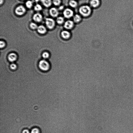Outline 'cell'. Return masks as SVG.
I'll use <instances>...</instances> for the list:
<instances>
[{
	"instance_id": "obj_1",
	"label": "cell",
	"mask_w": 133,
	"mask_h": 133,
	"mask_svg": "<svg viewBox=\"0 0 133 133\" xmlns=\"http://www.w3.org/2000/svg\"><path fill=\"white\" fill-rule=\"evenodd\" d=\"M79 11L81 15L84 16H87L90 15L91 12L90 7L87 6H83L80 8Z\"/></svg>"
},
{
	"instance_id": "obj_2",
	"label": "cell",
	"mask_w": 133,
	"mask_h": 133,
	"mask_svg": "<svg viewBox=\"0 0 133 133\" xmlns=\"http://www.w3.org/2000/svg\"><path fill=\"white\" fill-rule=\"evenodd\" d=\"M15 13L16 15L21 16L24 15L26 12L25 7L22 5H20L17 7L15 9Z\"/></svg>"
},
{
	"instance_id": "obj_3",
	"label": "cell",
	"mask_w": 133,
	"mask_h": 133,
	"mask_svg": "<svg viewBox=\"0 0 133 133\" xmlns=\"http://www.w3.org/2000/svg\"><path fill=\"white\" fill-rule=\"evenodd\" d=\"M45 23L46 26L49 29H53L55 26V21L53 18H47L46 19Z\"/></svg>"
},
{
	"instance_id": "obj_4",
	"label": "cell",
	"mask_w": 133,
	"mask_h": 133,
	"mask_svg": "<svg viewBox=\"0 0 133 133\" xmlns=\"http://www.w3.org/2000/svg\"><path fill=\"white\" fill-rule=\"evenodd\" d=\"M39 66L42 70L46 71L48 70L49 68V65L47 61L45 60H42L40 62Z\"/></svg>"
},
{
	"instance_id": "obj_5",
	"label": "cell",
	"mask_w": 133,
	"mask_h": 133,
	"mask_svg": "<svg viewBox=\"0 0 133 133\" xmlns=\"http://www.w3.org/2000/svg\"><path fill=\"white\" fill-rule=\"evenodd\" d=\"M60 34L62 37L65 40L70 39L71 36L70 32L66 30L62 31L61 33Z\"/></svg>"
},
{
	"instance_id": "obj_6",
	"label": "cell",
	"mask_w": 133,
	"mask_h": 133,
	"mask_svg": "<svg viewBox=\"0 0 133 133\" xmlns=\"http://www.w3.org/2000/svg\"><path fill=\"white\" fill-rule=\"evenodd\" d=\"M33 18L35 22H41L43 20V16L41 14L37 13L33 15Z\"/></svg>"
},
{
	"instance_id": "obj_7",
	"label": "cell",
	"mask_w": 133,
	"mask_h": 133,
	"mask_svg": "<svg viewBox=\"0 0 133 133\" xmlns=\"http://www.w3.org/2000/svg\"><path fill=\"white\" fill-rule=\"evenodd\" d=\"M49 13L52 17L55 18L58 16L59 12L57 9L55 7H52L49 9Z\"/></svg>"
},
{
	"instance_id": "obj_8",
	"label": "cell",
	"mask_w": 133,
	"mask_h": 133,
	"mask_svg": "<svg viewBox=\"0 0 133 133\" xmlns=\"http://www.w3.org/2000/svg\"><path fill=\"white\" fill-rule=\"evenodd\" d=\"M63 14L64 16L66 18H70L73 16V11L70 9H66L64 11Z\"/></svg>"
},
{
	"instance_id": "obj_9",
	"label": "cell",
	"mask_w": 133,
	"mask_h": 133,
	"mask_svg": "<svg viewBox=\"0 0 133 133\" xmlns=\"http://www.w3.org/2000/svg\"><path fill=\"white\" fill-rule=\"evenodd\" d=\"M74 25V23L72 21L68 20L66 21L64 25V27L65 29L68 30H70L72 28Z\"/></svg>"
},
{
	"instance_id": "obj_10",
	"label": "cell",
	"mask_w": 133,
	"mask_h": 133,
	"mask_svg": "<svg viewBox=\"0 0 133 133\" xmlns=\"http://www.w3.org/2000/svg\"><path fill=\"white\" fill-rule=\"evenodd\" d=\"M41 1L43 5L47 8L50 7L52 3V0H41Z\"/></svg>"
},
{
	"instance_id": "obj_11",
	"label": "cell",
	"mask_w": 133,
	"mask_h": 133,
	"mask_svg": "<svg viewBox=\"0 0 133 133\" xmlns=\"http://www.w3.org/2000/svg\"><path fill=\"white\" fill-rule=\"evenodd\" d=\"M37 30L38 32L40 34H44L47 31L46 28L42 25H40L38 26Z\"/></svg>"
},
{
	"instance_id": "obj_12",
	"label": "cell",
	"mask_w": 133,
	"mask_h": 133,
	"mask_svg": "<svg viewBox=\"0 0 133 133\" xmlns=\"http://www.w3.org/2000/svg\"><path fill=\"white\" fill-rule=\"evenodd\" d=\"M9 60L11 62L15 61L17 58V56L14 53H11L9 55L8 57Z\"/></svg>"
},
{
	"instance_id": "obj_13",
	"label": "cell",
	"mask_w": 133,
	"mask_h": 133,
	"mask_svg": "<svg viewBox=\"0 0 133 133\" xmlns=\"http://www.w3.org/2000/svg\"><path fill=\"white\" fill-rule=\"evenodd\" d=\"M90 4L92 7H96L99 5L100 2L99 0H91Z\"/></svg>"
},
{
	"instance_id": "obj_14",
	"label": "cell",
	"mask_w": 133,
	"mask_h": 133,
	"mask_svg": "<svg viewBox=\"0 0 133 133\" xmlns=\"http://www.w3.org/2000/svg\"><path fill=\"white\" fill-rule=\"evenodd\" d=\"M25 5L28 8H31L33 6V2L32 1L28 0L26 2Z\"/></svg>"
},
{
	"instance_id": "obj_15",
	"label": "cell",
	"mask_w": 133,
	"mask_h": 133,
	"mask_svg": "<svg viewBox=\"0 0 133 133\" xmlns=\"http://www.w3.org/2000/svg\"><path fill=\"white\" fill-rule=\"evenodd\" d=\"M42 9V7L41 5L39 4H36L34 7V10L37 11H41Z\"/></svg>"
},
{
	"instance_id": "obj_16",
	"label": "cell",
	"mask_w": 133,
	"mask_h": 133,
	"mask_svg": "<svg viewBox=\"0 0 133 133\" xmlns=\"http://www.w3.org/2000/svg\"><path fill=\"white\" fill-rule=\"evenodd\" d=\"M81 20V18L79 15H76L74 17L73 20L76 22H79Z\"/></svg>"
},
{
	"instance_id": "obj_17",
	"label": "cell",
	"mask_w": 133,
	"mask_h": 133,
	"mask_svg": "<svg viewBox=\"0 0 133 133\" xmlns=\"http://www.w3.org/2000/svg\"><path fill=\"white\" fill-rule=\"evenodd\" d=\"M56 21L57 23L58 24L60 25L61 24L64 22V19L62 17H59L57 18Z\"/></svg>"
},
{
	"instance_id": "obj_18",
	"label": "cell",
	"mask_w": 133,
	"mask_h": 133,
	"mask_svg": "<svg viewBox=\"0 0 133 133\" xmlns=\"http://www.w3.org/2000/svg\"><path fill=\"white\" fill-rule=\"evenodd\" d=\"M70 6L73 8H75L77 5V3L76 1L74 0H71L69 2Z\"/></svg>"
},
{
	"instance_id": "obj_19",
	"label": "cell",
	"mask_w": 133,
	"mask_h": 133,
	"mask_svg": "<svg viewBox=\"0 0 133 133\" xmlns=\"http://www.w3.org/2000/svg\"><path fill=\"white\" fill-rule=\"evenodd\" d=\"M30 28L33 30L37 29L38 27L36 23L33 22L30 23Z\"/></svg>"
},
{
	"instance_id": "obj_20",
	"label": "cell",
	"mask_w": 133,
	"mask_h": 133,
	"mask_svg": "<svg viewBox=\"0 0 133 133\" xmlns=\"http://www.w3.org/2000/svg\"><path fill=\"white\" fill-rule=\"evenodd\" d=\"M61 2V0H52V3L55 6H59Z\"/></svg>"
},
{
	"instance_id": "obj_21",
	"label": "cell",
	"mask_w": 133,
	"mask_h": 133,
	"mask_svg": "<svg viewBox=\"0 0 133 133\" xmlns=\"http://www.w3.org/2000/svg\"><path fill=\"white\" fill-rule=\"evenodd\" d=\"M43 57L44 59H46L48 58L49 56V53L47 52H44L42 54Z\"/></svg>"
},
{
	"instance_id": "obj_22",
	"label": "cell",
	"mask_w": 133,
	"mask_h": 133,
	"mask_svg": "<svg viewBox=\"0 0 133 133\" xmlns=\"http://www.w3.org/2000/svg\"><path fill=\"white\" fill-rule=\"evenodd\" d=\"M31 133H40L39 130L37 128H34L32 130Z\"/></svg>"
},
{
	"instance_id": "obj_23",
	"label": "cell",
	"mask_w": 133,
	"mask_h": 133,
	"mask_svg": "<svg viewBox=\"0 0 133 133\" xmlns=\"http://www.w3.org/2000/svg\"><path fill=\"white\" fill-rule=\"evenodd\" d=\"M10 68L12 70H15L17 68V66L15 64L12 63L10 66Z\"/></svg>"
},
{
	"instance_id": "obj_24",
	"label": "cell",
	"mask_w": 133,
	"mask_h": 133,
	"mask_svg": "<svg viewBox=\"0 0 133 133\" xmlns=\"http://www.w3.org/2000/svg\"><path fill=\"white\" fill-rule=\"evenodd\" d=\"M5 43L3 41H1L0 42V46L1 48H3L5 46Z\"/></svg>"
},
{
	"instance_id": "obj_25",
	"label": "cell",
	"mask_w": 133,
	"mask_h": 133,
	"mask_svg": "<svg viewBox=\"0 0 133 133\" xmlns=\"http://www.w3.org/2000/svg\"><path fill=\"white\" fill-rule=\"evenodd\" d=\"M22 133H30V132L27 129H25L23 130Z\"/></svg>"
},
{
	"instance_id": "obj_26",
	"label": "cell",
	"mask_w": 133,
	"mask_h": 133,
	"mask_svg": "<svg viewBox=\"0 0 133 133\" xmlns=\"http://www.w3.org/2000/svg\"><path fill=\"white\" fill-rule=\"evenodd\" d=\"M4 0H0V5H1L2 4H3L4 3Z\"/></svg>"
},
{
	"instance_id": "obj_27",
	"label": "cell",
	"mask_w": 133,
	"mask_h": 133,
	"mask_svg": "<svg viewBox=\"0 0 133 133\" xmlns=\"http://www.w3.org/2000/svg\"><path fill=\"white\" fill-rule=\"evenodd\" d=\"M63 6H62L59 7V9H60V10H62V9H63Z\"/></svg>"
},
{
	"instance_id": "obj_28",
	"label": "cell",
	"mask_w": 133,
	"mask_h": 133,
	"mask_svg": "<svg viewBox=\"0 0 133 133\" xmlns=\"http://www.w3.org/2000/svg\"><path fill=\"white\" fill-rule=\"evenodd\" d=\"M21 0L24 1V0Z\"/></svg>"
}]
</instances>
